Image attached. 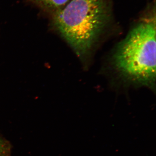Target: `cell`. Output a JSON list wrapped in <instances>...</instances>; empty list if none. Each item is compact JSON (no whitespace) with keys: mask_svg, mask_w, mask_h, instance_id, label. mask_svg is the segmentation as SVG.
<instances>
[{"mask_svg":"<svg viewBox=\"0 0 156 156\" xmlns=\"http://www.w3.org/2000/svg\"><path fill=\"white\" fill-rule=\"evenodd\" d=\"M32 2L45 9H56L64 6L69 0H30Z\"/></svg>","mask_w":156,"mask_h":156,"instance_id":"3957f363","label":"cell"},{"mask_svg":"<svg viewBox=\"0 0 156 156\" xmlns=\"http://www.w3.org/2000/svg\"><path fill=\"white\" fill-rule=\"evenodd\" d=\"M105 0H72L53 17L54 25L78 56L90 52L108 21Z\"/></svg>","mask_w":156,"mask_h":156,"instance_id":"6da1fadb","label":"cell"},{"mask_svg":"<svg viewBox=\"0 0 156 156\" xmlns=\"http://www.w3.org/2000/svg\"><path fill=\"white\" fill-rule=\"evenodd\" d=\"M0 156H10V147L9 144L0 137Z\"/></svg>","mask_w":156,"mask_h":156,"instance_id":"277c9868","label":"cell"},{"mask_svg":"<svg viewBox=\"0 0 156 156\" xmlns=\"http://www.w3.org/2000/svg\"><path fill=\"white\" fill-rule=\"evenodd\" d=\"M121 75L135 83L152 86L156 78V26L137 24L121 42L113 58Z\"/></svg>","mask_w":156,"mask_h":156,"instance_id":"7a4b0ae2","label":"cell"}]
</instances>
